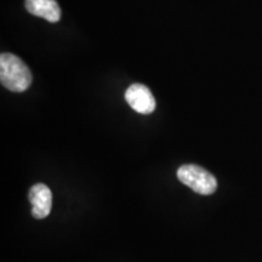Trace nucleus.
I'll list each match as a JSON object with an SVG mask.
<instances>
[{
    "label": "nucleus",
    "mask_w": 262,
    "mask_h": 262,
    "mask_svg": "<svg viewBox=\"0 0 262 262\" xmlns=\"http://www.w3.org/2000/svg\"><path fill=\"white\" fill-rule=\"evenodd\" d=\"M125 100L140 114H150L156 110V100L146 85L133 84L125 91Z\"/></svg>",
    "instance_id": "7ed1b4c3"
},
{
    "label": "nucleus",
    "mask_w": 262,
    "mask_h": 262,
    "mask_svg": "<svg viewBox=\"0 0 262 262\" xmlns=\"http://www.w3.org/2000/svg\"><path fill=\"white\" fill-rule=\"evenodd\" d=\"M26 9L32 15L52 24L58 22L61 18V9L56 0H26Z\"/></svg>",
    "instance_id": "39448f33"
},
{
    "label": "nucleus",
    "mask_w": 262,
    "mask_h": 262,
    "mask_svg": "<svg viewBox=\"0 0 262 262\" xmlns=\"http://www.w3.org/2000/svg\"><path fill=\"white\" fill-rule=\"evenodd\" d=\"M29 202L32 204V216L38 220L48 217L52 206V193L44 183H37L29 189Z\"/></svg>",
    "instance_id": "20e7f679"
},
{
    "label": "nucleus",
    "mask_w": 262,
    "mask_h": 262,
    "mask_svg": "<svg viewBox=\"0 0 262 262\" xmlns=\"http://www.w3.org/2000/svg\"><path fill=\"white\" fill-rule=\"evenodd\" d=\"M178 179L198 194H212L217 188V180L211 172L199 165L186 164L178 170Z\"/></svg>",
    "instance_id": "f03ea898"
},
{
    "label": "nucleus",
    "mask_w": 262,
    "mask_h": 262,
    "mask_svg": "<svg viewBox=\"0 0 262 262\" xmlns=\"http://www.w3.org/2000/svg\"><path fill=\"white\" fill-rule=\"evenodd\" d=\"M32 73L24 61L14 54L4 52L0 56V81L14 93H22L32 84Z\"/></svg>",
    "instance_id": "f257e3e1"
}]
</instances>
